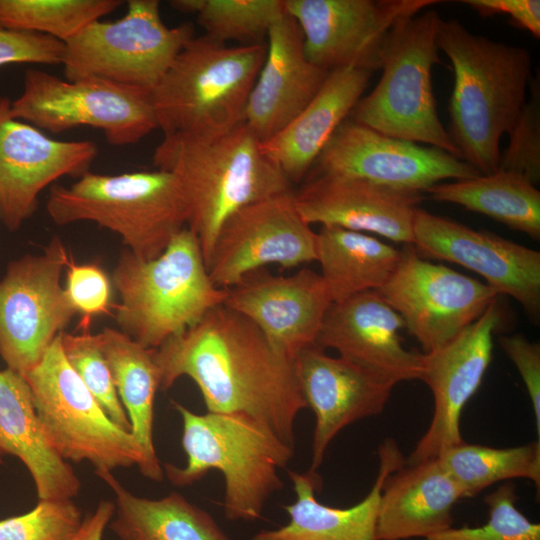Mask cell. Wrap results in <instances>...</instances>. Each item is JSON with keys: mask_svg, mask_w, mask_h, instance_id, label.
Here are the masks:
<instances>
[{"mask_svg": "<svg viewBox=\"0 0 540 540\" xmlns=\"http://www.w3.org/2000/svg\"><path fill=\"white\" fill-rule=\"evenodd\" d=\"M377 291L424 353L451 342L498 296L486 283L425 260L411 244L404 245L397 268Z\"/></svg>", "mask_w": 540, "mask_h": 540, "instance_id": "4fadbf2b", "label": "cell"}, {"mask_svg": "<svg viewBox=\"0 0 540 540\" xmlns=\"http://www.w3.org/2000/svg\"><path fill=\"white\" fill-rule=\"evenodd\" d=\"M70 260L54 237L42 254L9 262L0 279V357L6 368L24 376L76 314L61 286Z\"/></svg>", "mask_w": 540, "mask_h": 540, "instance_id": "7c38bea8", "label": "cell"}, {"mask_svg": "<svg viewBox=\"0 0 540 540\" xmlns=\"http://www.w3.org/2000/svg\"><path fill=\"white\" fill-rule=\"evenodd\" d=\"M437 44L454 71L450 138L461 160L482 175L493 173L501 159L500 139L527 101L530 52L472 33L457 19H440Z\"/></svg>", "mask_w": 540, "mask_h": 540, "instance_id": "7a4b0ae2", "label": "cell"}, {"mask_svg": "<svg viewBox=\"0 0 540 540\" xmlns=\"http://www.w3.org/2000/svg\"><path fill=\"white\" fill-rule=\"evenodd\" d=\"M438 0H284L297 22L308 60L326 71L381 69L394 26Z\"/></svg>", "mask_w": 540, "mask_h": 540, "instance_id": "5bb4252c", "label": "cell"}, {"mask_svg": "<svg viewBox=\"0 0 540 540\" xmlns=\"http://www.w3.org/2000/svg\"><path fill=\"white\" fill-rule=\"evenodd\" d=\"M115 494L110 528L119 540H231L215 519L177 492L160 499L129 492L111 474H97Z\"/></svg>", "mask_w": 540, "mask_h": 540, "instance_id": "f546056e", "label": "cell"}, {"mask_svg": "<svg viewBox=\"0 0 540 540\" xmlns=\"http://www.w3.org/2000/svg\"><path fill=\"white\" fill-rule=\"evenodd\" d=\"M312 170L421 194L443 180L481 175L448 152L385 135L350 117L336 129Z\"/></svg>", "mask_w": 540, "mask_h": 540, "instance_id": "9a60e30c", "label": "cell"}, {"mask_svg": "<svg viewBox=\"0 0 540 540\" xmlns=\"http://www.w3.org/2000/svg\"><path fill=\"white\" fill-rule=\"evenodd\" d=\"M515 485L504 483L484 498L489 519L479 527L449 528L423 540H540V525L516 507Z\"/></svg>", "mask_w": 540, "mask_h": 540, "instance_id": "8d00e7d4", "label": "cell"}, {"mask_svg": "<svg viewBox=\"0 0 540 540\" xmlns=\"http://www.w3.org/2000/svg\"><path fill=\"white\" fill-rule=\"evenodd\" d=\"M3 451L0 449V465L3 463Z\"/></svg>", "mask_w": 540, "mask_h": 540, "instance_id": "f6af8a7d", "label": "cell"}, {"mask_svg": "<svg viewBox=\"0 0 540 540\" xmlns=\"http://www.w3.org/2000/svg\"><path fill=\"white\" fill-rule=\"evenodd\" d=\"M46 209L57 225L90 221L120 236L132 254L159 256L187 226V206L170 171L103 175L86 172L69 186L53 185Z\"/></svg>", "mask_w": 540, "mask_h": 540, "instance_id": "52a82bcc", "label": "cell"}, {"mask_svg": "<svg viewBox=\"0 0 540 540\" xmlns=\"http://www.w3.org/2000/svg\"><path fill=\"white\" fill-rule=\"evenodd\" d=\"M379 469L375 482L357 504L337 508L322 504L315 496L316 473L289 471L296 500L283 508L289 522L277 529L261 530L252 540H377L381 490L386 477L405 463L397 443L385 440L378 449Z\"/></svg>", "mask_w": 540, "mask_h": 540, "instance_id": "d4e9b609", "label": "cell"}, {"mask_svg": "<svg viewBox=\"0 0 540 540\" xmlns=\"http://www.w3.org/2000/svg\"><path fill=\"white\" fill-rule=\"evenodd\" d=\"M23 377L44 433L64 460L88 461L96 474L136 465L145 475L141 446L107 416L83 384L64 356L59 335Z\"/></svg>", "mask_w": 540, "mask_h": 540, "instance_id": "9c48e42d", "label": "cell"}, {"mask_svg": "<svg viewBox=\"0 0 540 540\" xmlns=\"http://www.w3.org/2000/svg\"><path fill=\"white\" fill-rule=\"evenodd\" d=\"M265 56L262 43L229 47L194 36L151 92L158 128L164 136L207 139L244 123Z\"/></svg>", "mask_w": 540, "mask_h": 540, "instance_id": "8992f818", "label": "cell"}, {"mask_svg": "<svg viewBox=\"0 0 540 540\" xmlns=\"http://www.w3.org/2000/svg\"><path fill=\"white\" fill-rule=\"evenodd\" d=\"M118 397L131 424V434L146 458L145 477L164 478L153 443L154 400L160 389V371L154 349L146 348L118 329L97 333Z\"/></svg>", "mask_w": 540, "mask_h": 540, "instance_id": "f1b7e54d", "label": "cell"}, {"mask_svg": "<svg viewBox=\"0 0 540 540\" xmlns=\"http://www.w3.org/2000/svg\"><path fill=\"white\" fill-rule=\"evenodd\" d=\"M122 4L121 0H0V27L65 43Z\"/></svg>", "mask_w": 540, "mask_h": 540, "instance_id": "836d02e7", "label": "cell"}, {"mask_svg": "<svg viewBox=\"0 0 540 540\" xmlns=\"http://www.w3.org/2000/svg\"><path fill=\"white\" fill-rule=\"evenodd\" d=\"M440 19L437 11L423 10L394 26L383 52L381 78L349 117L385 135L424 143L460 159L439 119L432 86V70L440 61Z\"/></svg>", "mask_w": 540, "mask_h": 540, "instance_id": "ba28073f", "label": "cell"}, {"mask_svg": "<svg viewBox=\"0 0 540 540\" xmlns=\"http://www.w3.org/2000/svg\"><path fill=\"white\" fill-rule=\"evenodd\" d=\"M11 113L52 133L93 127L115 146L135 144L158 128L148 91L95 78L63 80L38 69L25 71Z\"/></svg>", "mask_w": 540, "mask_h": 540, "instance_id": "8fae6325", "label": "cell"}, {"mask_svg": "<svg viewBox=\"0 0 540 540\" xmlns=\"http://www.w3.org/2000/svg\"><path fill=\"white\" fill-rule=\"evenodd\" d=\"M501 322L497 300L451 342L423 353L421 380L434 398L431 422L405 464L414 465L438 457L462 443L460 418L469 399L482 383L492 356L493 333Z\"/></svg>", "mask_w": 540, "mask_h": 540, "instance_id": "d6986e66", "label": "cell"}, {"mask_svg": "<svg viewBox=\"0 0 540 540\" xmlns=\"http://www.w3.org/2000/svg\"><path fill=\"white\" fill-rule=\"evenodd\" d=\"M112 281L120 297L114 306L119 330L150 349L195 325L227 296L211 280L199 241L187 226L156 258L122 251Z\"/></svg>", "mask_w": 540, "mask_h": 540, "instance_id": "5b68a950", "label": "cell"}, {"mask_svg": "<svg viewBox=\"0 0 540 540\" xmlns=\"http://www.w3.org/2000/svg\"><path fill=\"white\" fill-rule=\"evenodd\" d=\"M267 36L266 56L244 117L261 143L285 128L316 96L329 75L308 60L302 32L286 11Z\"/></svg>", "mask_w": 540, "mask_h": 540, "instance_id": "cb8c5ba5", "label": "cell"}, {"mask_svg": "<svg viewBox=\"0 0 540 540\" xmlns=\"http://www.w3.org/2000/svg\"><path fill=\"white\" fill-rule=\"evenodd\" d=\"M115 512L111 501L102 500L95 510L83 519L81 526L72 540H102L104 531Z\"/></svg>", "mask_w": 540, "mask_h": 540, "instance_id": "ee69618b", "label": "cell"}, {"mask_svg": "<svg viewBox=\"0 0 540 540\" xmlns=\"http://www.w3.org/2000/svg\"><path fill=\"white\" fill-rule=\"evenodd\" d=\"M293 365L300 392L315 414L309 471L316 473L335 436L357 420L380 414L394 386L317 345L300 352Z\"/></svg>", "mask_w": 540, "mask_h": 540, "instance_id": "603a6c76", "label": "cell"}, {"mask_svg": "<svg viewBox=\"0 0 540 540\" xmlns=\"http://www.w3.org/2000/svg\"><path fill=\"white\" fill-rule=\"evenodd\" d=\"M115 21L95 20L64 43L67 80L95 78L152 92L194 37L191 23L169 27L157 0H129Z\"/></svg>", "mask_w": 540, "mask_h": 540, "instance_id": "30bf717a", "label": "cell"}, {"mask_svg": "<svg viewBox=\"0 0 540 540\" xmlns=\"http://www.w3.org/2000/svg\"><path fill=\"white\" fill-rule=\"evenodd\" d=\"M82 521L72 499L39 500L27 513L0 520V540H72Z\"/></svg>", "mask_w": 540, "mask_h": 540, "instance_id": "74e56055", "label": "cell"}, {"mask_svg": "<svg viewBox=\"0 0 540 540\" xmlns=\"http://www.w3.org/2000/svg\"><path fill=\"white\" fill-rule=\"evenodd\" d=\"M0 96V221L18 230L37 209L41 191L63 176L89 171L98 149L89 140H56L11 113Z\"/></svg>", "mask_w": 540, "mask_h": 540, "instance_id": "ac0fdd59", "label": "cell"}, {"mask_svg": "<svg viewBox=\"0 0 540 540\" xmlns=\"http://www.w3.org/2000/svg\"><path fill=\"white\" fill-rule=\"evenodd\" d=\"M64 43L48 35L0 27V66L10 63L61 64Z\"/></svg>", "mask_w": 540, "mask_h": 540, "instance_id": "60d3db41", "label": "cell"}, {"mask_svg": "<svg viewBox=\"0 0 540 540\" xmlns=\"http://www.w3.org/2000/svg\"><path fill=\"white\" fill-rule=\"evenodd\" d=\"M316 258L317 233L300 215L291 190L232 214L217 235L207 269L217 287L228 289L266 265L292 268Z\"/></svg>", "mask_w": 540, "mask_h": 540, "instance_id": "2e32d148", "label": "cell"}, {"mask_svg": "<svg viewBox=\"0 0 540 540\" xmlns=\"http://www.w3.org/2000/svg\"><path fill=\"white\" fill-rule=\"evenodd\" d=\"M160 389L187 376L207 412L241 413L295 447V421L307 408L293 361L280 355L246 317L224 304L154 349Z\"/></svg>", "mask_w": 540, "mask_h": 540, "instance_id": "6da1fadb", "label": "cell"}, {"mask_svg": "<svg viewBox=\"0 0 540 540\" xmlns=\"http://www.w3.org/2000/svg\"><path fill=\"white\" fill-rule=\"evenodd\" d=\"M431 199L484 214L513 230L540 238V191L522 175L497 170L474 178L437 183Z\"/></svg>", "mask_w": 540, "mask_h": 540, "instance_id": "1f68e13d", "label": "cell"}, {"mask_svg": "<svg viewBox=\"0 0 540 540\" xmlns=\"http://www.w3.org/2000/svg\"><path fill=\"white\" fill-rule=\"evenodd\" d=\"M0 449L25 465L39 500L78 495L80 480L49 443L25 378L9 368L0 370Z\"/></svg>", "mask_w": 540, "mask_h": 540, "instance_id": "83f0119b", "label": "cell"}, {"mask_svg": "<svg viewBox=\"0 0 540 540\" xmlns=\"http://www.w3.org/2000/svg\"><path fill=\"white\" fill-rule=\"evenodd\" d=\"M412 245L421 257L453 262L479 274L497 294L513 297L538 323L539 251L420 208L414 217Z\"/></svg>", "mask_w": 540, "mask_h": 540, "instance_id": "e0dca14e", "label": "cell"}, {"mask_svg": "<svg viewBox=\"0 0 540 540\" xmlns=\"http://www.w3.org/2000/svg\"><path fill=\"white\" fill-rule=\"evenodd\" d=\"M484 17L507 14L515 25L526 29L534 37H540V1L539 0H465Z\"/></svg>", "mask_w": 540, "mask_h": 540, "instance_id": "7bdbcfd3", "label": "cell"}, {"mask_svg": "<svg viewBox=\"0 0 540 540\" xmlns=\"http://www.w3.org/2000/svg\"><path fill=\"white\" fill-rule=\"evenodd\" d=\"M0 224H1V221H0Z\"/></svg>", "mask_w": 540, "mask_h": 540, "instance_id": "bcb514c9", "label": "cell"}, {"mask_svg": "<svg viewBox=\"0 0 540 540\" xmlns=\"http://www.w3.org/2000/svg\"><path fill=\"white\" fill-rule=\"evenodd\" d=\"M226 290L223 304L250 320L290 361L317 345L332 304L323 278L308 268L290 276L273 275L262 268Z\"/></svg>", "mask_w": 540, "mask_h": 540, "instance_id": "ffe728a7", "label": "cell"}, {"mask_svg": "<svg viewBox=\"0 0 540 540\" xmlns=\"http://www.w3.org/2000/svg\"><path fill=\"white\" fill-rule=\"evenodd\" d=\"M64 356L107 416L121 429L131 432L127 413L118 397L112 375L100 348L97 334L59 333Z\"/></svg>", "mask_w": 540, "mask_h": 540, "instance_id": "d590c367", "label": "cell"}, {"mask_svg": "<svg viewBox=\"0 0 540 540\" xmlns=\"http://www.w3.org/2000/svg\"><path fill=\"white\" fill-rule=\"evenodd\" d=\"M373 72L342 67L329 72L311 102L279 133L262 143L290 183L307 175L336 129L349 117Z\"/></svg>", "mask_w": 540, "mask_h": 540, "instance_id": "4316f807", "label": "cell"}, {"mask_svg": "<svg viewBox=\"0 0 540 540\" xmlns=\"http://www.w3.org/2000/svg\"><path fill=\"white\" fill-rule=\"evenodd\" d=\"M463 493L438 458L403 464L383 484L377 540L427 538L452 527Z\"/></svg>", "mask_w": 540, "mask_h": 540, "instance_id": "484cf974", "label": "cell"}, {"mask_svg": "<svg viewBox=\"0 0 540 540\" xmlns=\"http://www.w3.org/2000/svg\"><path fill=\"white\" fill-rule=\"evenodd\" d=\"M171 7L196 15L206 36L221 43H260L285 12L284 0H174Z\"/></svg>", "mask_w": 540, "mask_h": 540, "instance_id": "e575fe53", "label": "cell"}, {"mask_svg": "<svg viewBox=\"0 0 540 540\" xmlns=\"http://www.w3.org/2000/svg\"><path fill=\"white\" fill-rule=\"evenodd\" d=\"M66 295L76 313L82 315V330L88 329L91 318L109 312L111 283L104 270L96 264L67 265Z\"/></svg>", "mask_w": 540, "mask_h": 540, "instance_id": "ab89813d", "label": "cell"}, {"mask_svg": "<svg viewBox=\"0 0 540 540\" xmlns=\"http://www.w3.org/2000/svg\"><path fill=\"white\" fill-rule=\"evenodd\" d=\"M153 163L177 177L187 206V227L199 241L206 266L232 214L291 191L287 177L245 123L214 138L164 136Z\"/></svg>", "mask_w": 540, "mask_h": 540, "instance_id": "3957f363", "label": "cell"}, {"mask_svg": "<svg viewBox=\"0 0 540 540\" xmlns=\"http://www.w3.org/2000/svg\"><path fill=\"white\" fill-rule=\"evenodd\" d=\"M530 92L529 100L508 132L509 143L498 170L522 175L536 186L540 181L539 77L531 79Z\"/></svg>", "mask_w": 540, "mask_h": 540, "instance_id": "f35d334b", "label": "cell"}, {"mask_svg": "<svg viewBox=\"0 0 540 540\" xmlns=\"http://www.w3.org/2000/svg\"><path fill=\"white\" fill-rule=\"evenodd\" d=\"M423 194L361 178L311 174L294 193L308 224L372 233L397 243H413V223Z\"/></svg>", "mask_w": 540, "mask_h": 540, "instance_id": "7402d4cb", "label": "cell"}, {"mask_svg": "<svg viewBox=\"0 0 540 540\" xmlns=\"http://www.w3.org/2000/svg\"><path fill=\"white\" fill-rule=\"evenodd\" d=\"M183 423L184 467L163 470L175 486H189L210 470L224 478V514L228 520L261 518L267 500L283 488L278 475L294 456V447L269 426L241 413L197 414L172 402Z\"/></svg>", "mask_w": 540, "mask_h": 540, "instance_id": "277c9868", "label": "cell"}, {"mask_svg": "<svg viewBox=\"0 0 540 540\" xmlns=\"http://www.w3.org/2000/svg\"><path fill=\"white\" fill-rule=\"evenodd\" d=\"M436 458L458 484L464 498L474 497L494 483L514 478L531 480L539 494L540 439L509 448L463 441Z\"/></svg>", "mask_w": 540, "mask_h": 540, "instance_id": "d6a6232c", "label": "cell"}, {"mask_svg": "<svg viewBox=\"0 0 540 540\" xmlns=\"http://www.w3.org/2000/svg\"><path fill=\"white\" fill-rule=\"evenodd\" d=\"M499 344L517 368L529 394L536 431L540 435V344L516 334L499 337Z\"/></svg>", "mask_w": 540, "mask_h": 540, "instance_id": "b9f144b4", "label": "cell"}, {"mask_svg": "<svg viewBox=\"0 0 540 540\" xmlns=\"http://www.w3.org/2000/svg\"><path fill=\"white\" fill-rule=\"evenodd\" d=\"M401 250L362 232L321 226L317 258L332 303L379 290L392 276Z\"/></svg>", "mask_w": 540, "mask_h": 540, "instance_id": "4dcf8cb0", "label": "cell"}, {"mask_svg": "<svg viewBox=\"0 0 540 540\" xmlns=\"http://www.w3.org/2000/svg\"><path fill=\"white\" fill-rule=\"evenodd\" d=\"M403 327L401 316L371 290L332 303L316 344L395 386L421 380L423 373V353L404 347L399 335Z\"/></svg>", "mask_w": 540, "mask_h": 540, "instance_id": "44dd1931", "label": "cell"}]
</instances>
